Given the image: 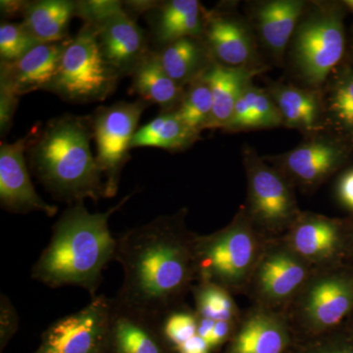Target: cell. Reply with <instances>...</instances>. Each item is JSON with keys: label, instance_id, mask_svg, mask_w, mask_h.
I'll use <instances>...</instances> for the list:
<instances>
[{"label": "cell", "instance_id": "cell-17", "mask_svg": "<svg viewBox=\"0 0 353 353\" xmlns=\"http://www.w3.org/2000/svg\"><path fill=\"white\" fill-rule=\"evenodd\" d=\"M353 311V275L340 272L312 285L305 299L309 321L318 329L338 326Z\"/></svg>", "mask_w": 353, "mask_h": 353}, {"label": "cell", "instance_id": "cell-25", "mask_svg": "<svg viewBox=\"0 0 353 353\" xmlns=\"http://www.w3.org/2000/svg\"><path fill=\"white\" fill-rule=\"evenodd\" d=\"M155 38L167 44L185 38H202L205 9L197 0H171L158 6Z\"/></svg>", "mask_w": 353, "mask_h": 353}, {"label": "cell", "instance_id": "cell-21", "mask_svg": "<svg viewBox=\"0 0 353 353\" xmlns=\"http://www.w3.org/2000/svg\"><path fill=\"white\" fill-rule=\"evenodd\" d=\"M327 131L353 145V66L343 60L322 88Z\"/></svg>", "mask_w": 353, "mask_h": 353}, {"label": "cell", "instance_id": "cell-7", "mask_svg": "<svg viewBox=\"0 0 353 353\" xmlns=\"http://www.w3.org/2000/svg\"><path fill=\"white\" fill-rule=\"evenodd\" d=\"M148 102H118L99 108L92 118V134L97 143L95 157L104 180V197H114L119 190L121 175L131 157L132 139L138 131L141 114Z\"/></svg>", "mask_w": 353, "mask_h": 353}, {"label": "cell", "instance_id": "cell-29", "mask_svg": "<svg viewBox=\"0 0 353 353\" xmlns=\"http://www.w3.org/2000/svg\"><path fill=\"white\" fill-rule=\"evenodd\" d=\"M287 333L278 318L259 313L253 315L236 334L231 353H282Z\"/></svg>", "mask_w": 353, "mask_h": 353}, {"label": "cell", "instance_id": "cell-45", "mask_svg": "<svg viewBox=\"0 0 353 353\" xmlns=\"http://www.w3.org/2000/svg\"><path fill=\"white\" fill-rule=\"evenodd\" d=\"M350 245H352V250L353 252V230L352 232V234H350Z\"/></svg>", "mask_w": 353, "mask_h": 353}, {"label": "cell", "instance_id": "cell-15", "mask_svg": "<svg viewBox=\"0 0 353 353\" xmlns=\"http://www.w3.org/2000/svg\"><path fill=\"white\" fill-rule=\"evenodd\" d=\"M70 41L41 43L17 61L1 63L0 87L19 97L34 90H48L57 77Z\"/></svg>", "mask_w": 353, "mask_h": 353}, {"label": "cell", "instance_id": "cell-14", "mask_svg": "<svg viewBox=\"0 0 353 353\" xmlns=\"http://www.w3.org/2000/svg\"><path fill=\"white\" fill-rule=\"evenodd\" d=\"M94 28L102 57L108 66L119 78L132 75L150 53L146 32L126 11L116 14Z\"/></svg>", "mask_w": 353, "mask_h": 353}, {"label": "cell", "instance_id": "cell-3", "mask_svg": "<svg viewBox=\"0 0 353 353\" xmlns=\"http://www.w3.org/2000/svg\"><path fill=\"white\" fill-rule=\"evenodd\" d=\"M32 173L57 201L72 204L104 197V180L90 150L92 118L63 115L29 134Z\"/></svg>", "mask_w": 353, "mask_h": 353}, {"label": "cell", "instance_id": "cell-20", "mask_svg": "<svg viewBox=\"0 0 353 353\" xmlns=\"http://www.w3.org/2000/svg\"><path fill=\"white\" fill-rule=\"evenodd\" d=\"M292 243L304 259L320 261L334 256L345 241V231L339 221L318 215L299 216L294 222Z\"/></svg>", "mask_w": 353, "mask_h": 353}, {"label": "cell", "instance_id": "cell-30", "mask_svg": "<svg viewBox=\"0 0 353 353\" xmlns=\"http://www.w3.org/2000/svg\"><path fill=\"white\" fill-rule=\"evenodd\" d=\"M213 101L208 83L201 79L185 90L180 105L175 112L185 126L201 136L204 130H209L212 117Z\"/></svg>", "mask_w": 353, "mask_h": 353}, {"label": "cell", "instance_id": "cell-44", "mask_svg": "<svg viewBox=\"0 0 353 353\" xmlns=\"http://www.w3.org/2000/svg\"><path fill=\"white\" fill-rule=\"evenodd\" d=\"M343 3L347 12L352 13L353 15V0H343Z\"/></svg>", "mask_w": 353, "mask_h": 353}, {"label": "cell", "instance_id": "cell-8", "mask_svg": "<svg viewBox=\"0 0 353 353\" xmlns=\"http://www.w3.org/2000/svg\"><path fill=\"white\" fill-rule=\"evenodd\" d=\"M241 155L248 176L250 217L270 229L296 222L299 212L289 179L250 145H243Z\"/></svg>", "mask_w": 353, "mask_h": 353}, {"label": "cell", "instance_id": "cell-27", "mask_svg": "<svg viewBox=\"0 0 353 353\" xmlns=\"http://www.w3.org/2000/svg\"><path fill=\"white\" fill-rule=\"evenodd\" d=\"M306 273L305 266L296 255L285 250L274 252L260 264L259 288L269 299H285L303 284Z\"/></svg>", "mask_w": 353, "mask_h": 353}, {"label": "cell", "instance_id": "cell-22", "mask_svg": "<svg viewBox=\"0 0 353 353\" xmlns=\"http://www.w3.org/2000/svg\"><path fill=\"white\" fill-rule=\"evenodd\" d=\"M157 54L165 72L185 88L201 80L215 62L202 38L178 39Z\"/></svg>", "mask_w": 353, "mask_h": 353}, {"label": "cell", "instance_id": "cell-33", "mask_svg": "<svg viewBox=\"0 0 353 353\" xmlns=\"http://www.w3.org/2000/svg\"><path fill=\"white\" fill-rule=\"evenodd\" d=\"M199 317L190 311H169L158 322L160 334L165 343L173 347H179L197 334Z\"/></svg>", "mask_w": 353, "mask_h": 353}, {"label": "cell", "instance_id": "cell-26", "mask_svg": "<svg viewBox=\"0 0 353 353\" xmlns=\"http://www.w3.org/2000/svg\"><path fill=\"white\" fill-rule=\"evenodd\" d=\"M284 127L282 115L263 88L253 82L246 87L234 106L225 132H239Z\"/></svg>", "mask_w": 353, "mask_h": 353}, {"label": "cell", "instance_id": "cell-13", "mask_svg": "<svg viewBox=\"0 0 353 353\" xmlns=\"http://www.w3.org/2000/svg\"><path fill=\"white\" fill-rule=\"evenodd\" d=\"M305 0H261L248 4V20L260 50L272 61L283 65L288 48L305 7Z\"/></svg>", "mask_w": 353, "mask_h": 353}, {"label": "cell", "instance_id": "cell-38", "mask_svg": "<svg viewBox=\"0 0 353 353\" xmlns=\"http://www.w3.org/2000/svg\"><path fill=\"white\" fill-rule=\"evenodd\" d=\"M210 350L211 348L206 341L199 336V334L176 348L178 353H209Z\"/></svg>", "mask_w": 353, "mask_h": 353}, {"label": "cell", "instance_id": "cell-42", "mask_svg": "<svg viewBox=\"0 0 353 353\" xmlns=\"http://www.w3.org/2000/svg\"><path fill=\"white\" fill-rule=\"evenodd\" d=\"M311 353H353V345H341V347L325 348Z\"/></svg>", "mask_w": 353, "mask_h": 353}, {"label": "cell", "instance_id": "cell-2", "mask_svg": "<svg viewBox=\"0 0 353 353\" xmlns=\"http://www.w3.org/2000/svg\"><path fill=\"white\" fill-rule=\"evenodd\" d=\"M132 194L105 212H88L83 202L72 204L52 227L50 243L32 268V278L50 289L74 285L97 296L102 273L115 259L117 239L109 220Z\"/></svg>", "mask_w": 353, "mask_h": 353}, {"label": "cell", "instance_id": "cell-6", "mask_svg": "<svg viewBox=\"0 0 353 353\" xmlns=\"http://www.w3.org/2000/svg\"><path fill=\"white\" fill-rule=\"evenodd\" d=\"M255 239L243 217L226 229L194 240L196 274L202 283L225 287L240 284L254 261Z\"/></svg>", "mask_w": 353, "mask_h": 353}, {"label": "cell", "instance_id": "cell-31", "mask_svg": "<svg viewBox=\"0 0 353 353\" xmlns=\"http://www.w3.org/2000/svg\"><path fill=\"white\" fill-rule=\"evenodd\" d=\"M197 316L214 320L230 321L234 315L231 296L220 285L202 283L196 292Z\"/></svg>", "mask_w": 353, "mask_h": 353}, {"label": "cell", "instance_id": "cell-1", "mask_svg": "<svg viewBox=\"0 0 353 353\" xmlns=\"http://www.w3.org/2000/svg\"><path fill=\"white\" fill-rule=\"evenodd\" d=\"M183 217L160 216L117 238L114 261L123 281L116 305L155 322L173 310L196 274V239L185 232Z\"/></svg>", "mask_w": 353, "mask_h": 353}, {"label": "cell", "instance_id": "cell-5", "mask_svg": "<svg viewBox=\"0 0 353 353\" xmlns=\"http://www.w3.org/2000/svg\"><path fill=\"white\" fill-rule=\"evenodd\" d=\"M118 80L119 76L102 57L97 30L83 24L67 46L57 77L48 90L70 102L101 101L112 94Z\"/></svg>", "mask_w": 353, "mask_h": 353}, {"label": "cell", "instance_id": "cell-19", "mask_svg": "<svg viewBox=\"0 0 353 353\" xmlns=\"http://www.w3.org/2000/svg\"><path fill=\"white\" fill-rule=\"evenodd\" d=\"M266 71L259 69L231 68L217 62L211 65L202 77L212 94L213 110L209 130L224 131L243 90L253 82L254 77Z\"/></svg>", "mask_w": 353, "mask_h": 353}, {"label": "cell", "instance_id": "cell-24", "mask_svg": "<svg viewBox=\"0 0 353 353\" xmlns=\"http://www.w3.org/2000/svg\"><path fill=\"white\" fill-rule=\"evenodd\" d=\"M185 90L165 72L157 52L148 53L132 73V92L143 101L161 106L166 112L178 108Z\"/></svg>", "mask_w": 353, "mask_h": 353}, {"label": "cell", "instance_id": "cell-32", "mask_svg": "<svg viewBox=\"0 0 353 353\" xmlns=\"http://www.w3.org/2000/svg\"><path fill=\"white\" fill-rule=\"evenodd\" d=\"M41 44L26 29L23 23H2L0 26L1 63H12Z\"/></svg>", "mask_w": 353, "mask_h": 353}, {"label": "cell", "instance_id": "cell-11", "mask_svg": "<svg viewBox=\"0 0 353 353\" xmlns=\"http://www.w3.org/2000/svg\"><path fill=\"white\" fill-rule=\"evenodd\" d=\"M204 21L202 39L215 62L231 68L269 69L250 21L233 6L204 11Z\"/></svg>", "mask_w": 353, "mask_h": 353}, {"label": "cell", "instance_id": "cell-39", "mask_svg": "<svg viewBox=\"0 0 353 353\" xmlns=\"http://www.w3.org/2000/svg\"><path fill=\"white\" fill-rule=\"evenodd\" d=\"M230 330H231L230 321H216L214 329L208 341L209 347L213 348L221 345L229 336Z\"/></svg>", "mask_w": 353, "mask_h": 353}, {"label": "cell", "instance_id": "cell-10", "mask_svg": "<svg viewBox=\"0 0 353 353\" xmlns=\"http://www.w3.org/2000/svg\"><path fill=\"white\" fill-rule=\"evenodd\" d=\"M112 307V299L92 297L85 307L53 322L34 353H105Z\"/></svg>", "mask_w": 353, "mask_h": 353}, {"label": "cell", "instance_id": "cell-43", "mask_svg": "<svg viewBox=\"0 0 353 353\" xmlns=\"http://www.w3.org/2000/svg\"><path fill=\"white\" fill-rule=\"evenodd\" d=\"M345 60L353 66V37L350 43V48L347 51V55H345Z\"/></svg>", "mask_w": 353, "mask_h": 353}, {"label": "cell", "instance_id": "cell-4", "mask_svg": "<svg viewBox=\"0 0 353 353\" xmlns=\"http://www.w3.org/2000/svg\"><path fill=\"white\" fill-rule=\"evenodd\" d=\"M343 1H308L285 54L296 83L322 90L347 55Z\"/></svg>", "mask_w": 353, "mask_h": 353}, {"label": "cell", "instance_id": "cell-35", "mask_svg": "<svg viewBox=\"0 0 353 353\" xmlns=\"http://www.w3.org/2000/svg\"><path fill=\"white\" fill-rule=\"evenodd\" d=\"M19 316L8 297H0V341L1 348L10 341L19 327Z\"/></svg>", "mask_w": 353, "mask_h": 353}, {"label": "cell", "instance_id": "cell-23", "mask_svg": "<svg viewBox=\"0 0 353 353\" xmlns=\"http://www.w3.org/2000/svg\"><path fill=\"white\" fill-rule=\"evenodd\" d=\"M75 11L76 1L69 0L28 2L23 25L39 43H62L70 39L69 23Z\"/></svg>", "mask_w": 353, "mask_h": 353}, {"label": "cell", "instance_id": "cell-12", "mask_svg": "<svg viewBox=\"0 0 353 353\" xmlns=\"http://www.w3.org/2000/svg\"><path fill=\"white\" fill-rule=\"evenodd\" d=\"M29 134L13 143L0 146V203L1 208L15 214L43 213L48 217L57 214L58 208L39 196L30 176L25 152Z\"/></svg>", "mask_w": 353, "mask_h": 353}, {"label": "cell", "instance_id": "cell-36", "mask_svg": "<svg viewBox=\"0 0 353 353\" xmlns=\"http://www.w3.org/2000/svg\"><path fill=\"white\" fill-rule=\"evenodd\" d=\"M20 97L10 90L0 87V132L6 136L12 126L14 114L19 103Z\"/></svg>", "mask_w": 353, "mask_h": 353}, {"label": "cell", "instance_id": "cell-28", "mask_svg": "<svg viewBox=\"0 0 353 353\" xmlns=\"http://www.w3.org/2000/svg\"><path fill=\"white\" fill-rule=\"evenodd\" d=\"M201 139L185 126L175 111L158 116L139 128L132 139L131 148H157L169 152H183Z\"/></svg>", "mask_w": 353, "mask_h": 353}, {"label": "cell", "instance_id": "cell-9", "mask_svg": "<svg viewBox=\"0 0 353 353\" xmlns=\"http://www.w3.org/2000/svg\"><path fill=\"white\" fill-rule=\"evenodd\" d=\"M352 153L353 145L350 141L325 131L306 137L288 152L262 157L284 174L290 182L311 189L343 168Z\"/></svg>", "mask_w": 353, "mask_h": 353}, {"label": "cell", "instance_id": "cell-40", "mask_svg": "<svg viewBox=\"0 0 353 353\" xmlns=\"http://www.w3.org/2000/svg\"><path fill=\"white\" fill-rule=\"evenodd\" d=\"M27 1H15V0H1L0 2V7H1V13L7 17H15V16L20 15L24 13L26 6H27Z\"/></svg>", "mask_w": 353, "mask_h": 353}, {"label": "cell", "instance_id": "cell-18", "mask_svg": "<svg viewBox=\"0 0 353 353\" xmlns=\"http://www.w3.org/2000/svg\"><path fill=\"white\" fill-rule=\"evenodd\" d=\"M163 341L158 322L119 307L113 301L105 353H167Z\"/></svg>", "mask_w": 353, "mask_h": 353}, {"label": "cell", "instance_id": "cell-34", "mask_svg": "<svg viewBox=\"0 0 353 353\" xmlns=\"http://www.w3.org/2000/svg\"><path fill=\"white\" fill-rule=\"evenodd\" d=\"M125 11L121 1L116 0H88L76 1L75 16L82 18L85 24L99 27L109 18Z\"/></svg>", "mask_w": 353, "mask_h": 353}, {"label": "cell", "instance_id": "cell-37", "mask_svg": "<svg viewBox=\"0 0 353 353\" xmlns=\"http://www.w3.org/2000/svg\"><path fill=\"white\" fill-rule=\"evenodd\" d=\"M336 192L341 205L353 213V167L341 174Z\"/></svg>", "mask_w": 353, "mask_h": 353}, {"label": "cell", "instance_id": "cell-16", "mask_svg": "<svg viewBox=\"0 0 353 353\" xmlns=\"http://www.w3.org/2000/svg\"><path fill=\"white\" fill-rule=\"evenodd\" d=\"M265 90L277 105L284 127L301 132L304 138L327 131L322 90L283 81H271Z\"/></svg>", "mask_w": 353, "mask_h": 353}, {"label": "cell", "instance_id": "cell-41", "mask_svg": "<svg viewBox=\"0 0 353 353\" xmlns=\"http://www.w3.org/2000/svg\"><path fill=\"white\" fill-rule=\"evenodd\" d=\"M199 317V316H197ZM214 320L206 319V318L199 317V326H197V334L208 343L209 336L212 333L215 326Z\"/></svg>", "mask_w": 353, "mask_h": 353}]
</instances>
